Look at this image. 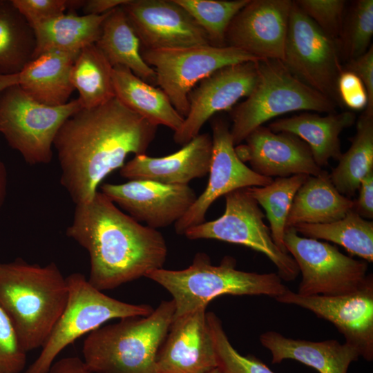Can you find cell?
Returning <instances> with one entry per match:
<instances>
[{
	"mask_svg": "<svg viewBox=\"0 0 373 373\" xmlns=\"http://www.w3.org/2000/svg\"><path fill=\"white\" fill-rule=\"evenodd\" d=\"M224 196L225 209L220 218L194 226L184 236L190 240L215 239L244 245L265 255L283 280H295L299 274L295 260L275 244L269 227L264 222L265 216L247 188Z\"/></svg>",
	"mask_w": 373,
	"mask_h": 373,
	"instance_id": "obj_10",
	"label": "cell"
},
{
	"mask_svg": "<svg viewBox=\"0 0 373 373\" xmlns=\"http://www.w3.org/2000/svg\"><path fill=\"white\" fill-rule=\"evenodd\" d=\"M156 126L115 97L81 108L59 128L53 143L61 169L60 182L75 204L92 200L102 181L124 165L127 155L146 154Z\"/></svg>",
	"mask_w": 373,
	"mask_h": 373,
	"instance_id": "obj_1",
	"label": "cell"
},
{
	"mask_svg": "<svg viewBox=\"0 0 373 373\" xmlns=\"http://www.w3.org/2000/svg\"><path fill=\"white\" fill-rule=\"evenodd\" d=\"M211 129L212 155L208 183L187 212L174 224L179 235L205 222L208 209L218 198L239 189L266 186L273 180L257 174L238 157L225 120L213 119Z\"/></svg>",
	"mask_w": 373,
	"mask_h": 373,
	"instance_id": "obj_13",
	"label": "cell"
},
{
	"mask_svg": "<svg viewBox=\"0 0 373 373\" xmlns=\"http://www.w3.org/2000/svg\"><path fill=\"white\" fill-rule=\"evenodd\" d=\"M19 83V75H0V91L3 88ZM7 188V172L3 162L0 161V208L2 207Z\"/></svg>",
	"mask_w": 373,
	"mask_h": 373,
	"instance_id": "obj_45",
	"label": "cell"
},
{
	"mask_svg": "<svg viewBox=\"0 0 373 373\" xmlns=\"http://www.w3.org/2000/svg\"><path fill=\"white\" fill-rule=\"evenodd\" d=\"M308 176L298 174L276 178L266 186L247 187L251 196L265 211L273 240L286 253L283 239L287 218L297 191Z\"/></svg>",
	"mask_w": 373,
	"mask_h": 373,
	"instance_id": "obj_33",
	"label": "cell"
},
{
	"mask_svg": "<svg viewBox=\"0 0 373 373\" xmlns=\"http://www.w3.org/2000/svg\"><path fill=\"white\" fill-rule=\"evenodd\" d=\"M275 300L300 307L330 322L360 356L367 361L373 360V276L361 289L348 294L302 296L288 289Z\"/></svg>",
	"mask_w": 373,
	"mask_h": 373,
	"instance_id": "obj_14",
	"label": "cell"
},
{
	"mask_svg": "<svg viewBox=\"0 0 373 373\" xmlns=\"http://www.w3.org/2000/svg\"><path fill=\"white\" fill-rule=\"evenodd\" d=\"M14 6L34 29L64 13L68 0H11Z\"/></svg>",
	"mask_w": 373,
	"mask_h": 373,
	"instance_id": "obj_39",
	"label": "cell"
},
{
	"mask_svg": "<svg viewBox=\"0 0 373 373\" xmlns=\"http://www.w3.org/2000/svg\"><path fill=\"white\" fill-rule=\"evenodd\" d=\"M337 41L293 1L282 62L301 82L341 105L337 81L343 69Z\"/></svg>",
	"mask_w": 373,
	"mask_h": 373,
	"instance_id": "obj_12",
	"label": "cell"
},
{
	"mask_svg": "<svg viewBox=\"0 0 373 373\" xmlns=\"http://www.w3.org/2000/svg\"><path fill=\"white\" fill-rule=\"evenodd\" d=\"M300 9L326 35L338 39L346 6L344 0H296Z\"/></svg>",
	"mask_w": 373,
	"mask_h": 373,
	"instance_id": "obj_37",
	"label": "cell"
},
{
	"mask_svg": "<svg viewBox=\"0 0 373 373\" xmlns=\"http://www.w3.org/2000/svg\"><path fill=\"white\" fill-rule=\"evenodd\" d=\"M359 194L353 200L352 210L365 219L373 218V169L361 180Z\"/></svg>",
	"mask_w": 373,
	"mask_h": 373,
	"instance_id": "obj_42",
	"label": "cell"
},
{
	"mask_svg": "<svg viewBox=\"0 0 373 373\" xmlns=\"http://www.w3.org/2000/svg\"><path fill=\"white\" fill-rule=\"evenodd\" d=\"M194 19L215 46H225L227 28L249 0H174Z\"/></svg>",
	"mask_w": 373,
	"mask_h": 373,
	"instance_id": "obj_34",
	"label": "cell"
},
{
	"mask_svg": "<svg viewBox=\"0 0 373 373\" xmlns=\"http://www.w3.org/2000/svg\"><path fill=\"white\" fill-rule=\"evenodd\" d=\"M46 373H93L78 356L64 357L53 362Z\"/></svg>",
	"mask_w": 373,
	"mask_h": 373,
	"instance_id": "obj_43",
	"label": "cell"
},
{
	"mask_svg": "<svg viewBox=\"0 0 373 373\" xmlns=\"http://www.w3.org/2000/svg\"><path fill=\"white\" fill-rule=\"evenodd\" d=\"M257 61L223 67L200 81L189 95V113L174 132V142L186 144L215 113L231 109L240 99L247 97L257 81Z\"/></svg>",
	"mask_w": 373,
	"mask_h": 373,
	"instance_id": "obj_16",
	"label": "cell"
},
{
	"mask_svg": "<svg viewBox=\"0 0 373 373\" xmlns=\"http://www.w3.org/2000/svg\"><path fill=\"white\" fill-rule=\"evenodd\" d=\"M283 242L302 274L296 292L300 295L348 294L372 277L365 260L345 255L328 242L300 236L294 227L286 229Z\"/></svg>",
	"mask_w": 373,
	"mask_h": 373,
	"instance_id": "obj_11",
	"label": "cell"
},
{
	"mask_svg": "<svg viewBox=\"0 0 373 373\" xmlns=\"http://www.w3.org/2000/svg\"><path fill=\"white\" fill-rule=\"evenodd\" d=\"M122 8L144 49L211 44L204 30L174 0H130Z\"/></svg>",
	"mask_w": 373,
	"mask_h": 373,
	"instance_id": "obj_18",
	"label": "cell"
},
{
	"mask_svg": "<svg viewBox=\"0 0 373 373\" xmlns=\"http://www.w3.org/2000/svg\"><path fill=\"white\" fill-rule=\"evenodd\" d=\"M260 341L270 352L272 363L292 359L319 373H347L350 364L360 356L353 346L336 340L294 339L275 331H267L260 336Z\"/></svg>",
	"mask_w": 373,
	"mask_h": 373,
	"instance_id": "obj_22",
	"label": "cell"
},
{
	"mask_svg": "<svg viewBox=\"0 0 373 373\" xmlns=\"http://www.w3.org/2000/svg\"><path fill=\"white\" fill-rule=\"evenodd\" d=\"M141 55L154 70L156 84L184 118L189 110V95L198 82L223 67L260 60L237 48L211 44L144 49Z\"/></svg>",
	"mask_w": 373,
	"mask_h": 373,
	"instance_id": "obj_9",
	"label": "cell"
},
{
	"mask_svg": "<svg viewBox=\"0 0 373 373\" xmlns=\"http://www.w3.org/2000/svg\"><path fill=\"white\" fill-rule=\"evenodd\" d=\"M206 308L173 319L157 353L156 373H207L217 367Z\"/></svg>",
	"mask_w": 373,
	"mask_h": 373,
	"instance_id": "obj_20",
	"label": "cell"
},
{
	"mask_svg": "<svg viewBox=\"0 0 373 373\" xmlns=\"http://www.w3.org/2000/svg\"><path fill=\"white\" fill-rule=\"evenodd\" d=\"M217 359L222 373H274L254 356L241 355L231 344L220 318L213 312L206 314Z\"/></svg>",
	"mask_w": 373,
	"mask_h": 373,
	"instance_id": "obj_36",
	"label": "cell"
},
{
	"mask_svg": "<svg viewBox=\"0 0 373 373\" xmlns=\"http://www.w3.org/2000/svg\"><path fill=\"white\" fill-rule=\"evenodd\" d=\"M258 78L247 99L233 109L230 132L234 146L258 126L295 111L332 113L337 104L295 77L278 59L257 61Z\"/></svg>",
	"mask_w": 373,
	"mask_h": 373,
	"instance_id": "obj_6",
	"label": "cell"
},
{
	"mask_svg": "<svg viewBox=\"0 0 373 373\" xmlns=\"http://www.w3.org/2000/svg\"><path fill=\"white\" fill-rule=\"evenodd\" d=\"M244 141L245 144L235 146L236 153L260 175L271 178L298 174L316 176L323 171L315 162L308 145L294 134L275 133L262 125Z\"/></svg>",
	"mask_w": 373,
	"mask_h": 373,
	"instance_id": "obj_19",
	"label": "cell"
},
{
	"mask_svg": "<svg viewBox=\"0 0 373 373\" xmlns=\"http://www.w3.org/2000/svg\"><path fill=\"white\" fill-rule=\"evenodd\" d=\"M373 36V0L353 2L344 17L337 44L341 57L351 60L364 54Z\"/></svg>",
	"mask_w": 373,
	"mask_h": 373,
	"instance_id": "obj_35",
	"label": "cell"
},
{
	"mask_svg": "<svg viewBox=\"0 0 373 373\" xmlns=\"http://www.w3.org/2000/svg\"><path fill=\"white\" fill-rule=\"evenodd\" d=\"M26 353L9 318L0 307V373H21L26 365Z\"/></svg>",
	"mask_w": 373,
	"mask_h": 373,
	"instance_id": "obj_38",
	"label": "cell"
},
{
	"mask_svg": "<svg viewBox=\"0 0 373 373\" xmlns=\"http://www.w3.org/2000/svg\"><path fill=\"white\" fill-rule=\"evenodd\" d=\"M100 191L136 221L155 229L177 222L198 197L189 184L144 180L104 183L100 186Z\"/></svg>",
	"mask_w": 373,
	"mask_h": 373,
	"instance_id": "obj_15",
	"label": "cell"
},
{
	"mask_svg": "<svg viewBox=\"0 0 373 373\" xmlns=\"http://www.w3.org/2000/svg\"><path fill=\"white\" fill-rule=\"evenodd\" d=\"M81 108L77 99L59 106L41 104L14 84L0 91V133L28 164H47L59 128Z\"/></svg>",
	"mask_w": 373,
	"mask_h": 373,
	"instance_id": "obj_8",
	"label": "cell"
},
{
	"mask_svg": "<svg viewBox=\"0 0 373 373\" xmlns=\"http://www.w3.org/2000/svg\"><path fill=\"white\" fill-rule=\"evenodd\" d=\"M173 301H162L146 316L102 326L84 341L83 359L93 373H156L157 353L173 319Z\"/></svg>",
	"mask_w": 373,
	"mask_h": 373,
	"instance_id": "obj_5",
	"label": "cell"
},
{
	"mask_svg": "<svg viewBox=\"0 0 373 373\" xmlns=\"http://www.w3.org/2000/svg\"><path fill=\"white\" fill-rule=\"evenodd\" d=\"M353 200L338 191L325 171L309 175L297 191L288 214L286 229L301 223L323 224L343 218Z\"/></svg>",
	"mask_w": 373,
	"mask_h": 373,
	"instance_id": "obj_26",
	"label": "cell"
},
{
	"mask_svg": "<svg viewBox=\"0 0 373 373\" xmlns=\"http://www.w3.org/2000/svg\"><path fill=\"white\" fill-rule=\"evenodd\" d=\"M337 90L342 104L351 110L365 109L368 97L361 80L354 73L343 70L337 81Z\"/></svg>",
	"mask_w": 373,
	"mask_h": 373,
	"instance_id": "obj_40",
	"label": "cell"
},
{
	"mask_svg": "<svg viewBox=\"0 0 373 373\" xmlns=\"http://www.w3.org/2000/svg\"><path fill=\"white\" fill-rule=\"evenodd\" d=\"M236 266L231 256H224L218 265H213L207 254L199 252L186 269H158L145 277L172 296L173 318L207 308L211 300L224 294L265 295L275 299L289 289L278 274L244 271Z\"/></svg>",
	"mask_w": 373,
	"mask_h": 373,
	"instance_id": "obj_4",
	"label": "cell"
},
{
	"mask_svg": "<svg viewBox=\"0 0 373 373\" xmlns=\"http://www.w3.org/2000/svg\"><path fill=\"white\" fill-rule=\"evenodd\" d=\"M292 4L291 0H249L231 21L226 46L258 59L282 61Z\"/></svg>",
	"mask_w": 373,
	"mask_h": 373,
	"instance_id": "obj_17",
	"label": "cell"
},
{
	"mask_svg": "<svg viewBox=\"0 0 373 373\" xmlns=\"http://www.w3.org/2000/svg\"><path fill=\"white\" fill-rule=\"evenodd\" d=\"M211 155V135L199 133L171 155L157 157L146 154L135 155L120 169L119 174L128 180L185 185L209 173Z\"/></svg>",
	"mask_w": 373,
	"mask_h": 373,
	"instance_id": "obj_21",
	"label": "cell"
},
{
	"mask_svg": "<svg viewBox=\"0 0 373 373\" xmlns=\"http://www.w3.org/2000/svg\"><path fill=\"white\" fill-rule=\"evenodd\" d=\"M294 228L306 238L334 242L352 255L367 262H373V222L362 218L352 209L334 222L301 223Z\"/></svg>",
	"mask_w": 373,
	"mask_h": 373,
	"instance_id": "obj_32",
	"label": "cell"
},
{
	"mask_svg": "<svg viewBox=\"0 0 373 373\" xmlns=\"http://www.w3.org/2000/svg\"><path fill=\"white\" fill-rule=\"evenodd\" d=\"M350 140V147L342 153L329 178L339 193L351 198L361 180L373 169V111L365 109L358 119L356 133Z\"/></svg>",
	"mask_w": 373,
	"mask_h": 373,
	"instance_id": "obj_29",
	"label": "cell"
},
{
	"mask_svg": "<svg viewBox=\"0 0 373 373\" xmlns=\"http://www.w3.org/2000/svg\"><path fill=\"white\" fill-rule=\"evenodd\" d=\"M95 44L113 67H126L147 83L156 84V74L144 61L140 39L122 6L109 12Z\"/></svg>",
	"mask_w": 373,
	"mask_h": 373,
	"instance_id": "obj_27",
	"label": "cell"
},
{
	"mask_svg": "<svg viewBox=\"0 0 373 373\" xmlns=\"http://www.w3.org/2000/svg\"><path fill=\"white\" fill-rule=\"evenodd\" d=\"M110 12L82 16L73 12L64 13L37 26L34 28L36 37L34 58L49 50L78 53L86 46L95 44Z\"/></svg>",
	"mask_w": 373,
	"mask_h": 373,
	"instance_id": "obj_28",
	"label": "cell"
},
{
	"mask_svg": "<svg viewBox=\"0 0 373 373\" xmlns=\"http://www.w3.org/2000/svg\"><path fill=\"white\" fill-rule=\"evenodd\" d=\"M207 373H222L221 371L218 368H214L211 370V371L207 372Z\"/></svg>",
	"mask_w": 373,
	"mask_h": 373,
	"instance_id": "obj_46",
	"label": "cell"
},
{
	"mask_svg": "<svg viewBox=\"0 0 373 373\" xmlns=\"http://www.w3.org/2000/svg\"><path fill=\"white\" fill-rule=\"evenodd\" d=\"M115 97L128 108L151 124L166 126L174 132L184 122L164 92L142 80L126 67H113Z\"/></svg>",
	"mask_w": 373,
	"mask_h": 373,
	"instance_id": "obj_25",
	"label": "cell"
},
{
	"mask_svg": "<svg viewBox=\"0 0 373 373\" xmlns=\"http://www.w3.org/2000/svg\"><path fill=\"white\" fill-rule=\"evenodd\" d=\"M34 29L11 0L0 1V75L19 74L34 59Z\"/></svg>",
	"mask_w": 373,
	"mask_h": 373,
	"instance_id": "obj_30",
	"label": "cell"
},
{
	"mask_svg": "<svg viewBox=\"0 0 373 373\" xmlns=\"http://www.w3.org/2000/svg\"><path fill=\"white\" fill-rule=\"evenodd\" d=\"M66 280L68 296L65 308L38 357L24 373H46L68 345L110 320L146 316L153 311L149 305L128 303L106 295L81 273L70 274Z\"/></svg>",
	"mask_w": 373,
	"mask_h": 373,
	"instance_id": "obj_7",
	"label": "cell"
},
{
	"mask_svg": "<svg viewBox=\"0 0 373 373\" xmlns=\"http://www.w3.org/2000/svg\"><path fill=\"white\" fill-rule=\"evenodd\" d=\"M1 1V0H0Z\"/></svg>",
	"mask_w": 373,
	"mask_h": 373,
	"instance_id": "obj_47",
	"label": "cell"
},
{
	"mask_svg": "<svg viewBox=\"0 0 373 373\" xmlns=\"http://www.w3.org/2000/svg\"><path fill=\"white\" fill-rule=\"evenodd\" d=\"M78 54L59 50L41 53L21 71L18 84L41 104L51 106L65 105L75 90L71 73Z\"/></svg>",
	"mask_w": 373,
	"mask_h": 373,
	"instance_id": "obj_24",
	"label": "cell"
},
{
	"mask_svg": "<svg viewBox=\"0 0 373 373\" xmlns=\"http://www.w3.org/2000/svg\"><path fill=\"white\" fill-rule=\"evenodd\" d=\"M345 70L354 73L361 80L368 97L365 109L373 111V46L364 54L349 60Z\"/></svg>",
	"mask_w": 373,
	"mask_h": 373,
	"instance_id": "obj_41",
	"label": "cell"
},
{
	"mask_svg": "<svg viewBox=\"0 0 373 373\" xmlns=\"http://www.w3.org/2000/svg\"><path fill=\"white\" fill-rule=\"evenodd\" d=\"M66 233L87 251L88 281L102 291L163 268L167 256L161 232L136 221L101 191L75 205Z\"/></svg>",
	"mask_w": 373,
	"mask_h": 373,
	"instance_id": "obj_2",
	"label": "cell"
},
{
	"mask_svg": "<svg viewBox=\"0 0 373 373\" xmlns=\"http://www.w3.org/2000/svg\"><path fill=\"white\" fill-rule=\"evenodd\" d=\"M318 113L304 112L278 119L267 126L275 133L294 134L309 147L319 167L327 166L330 159L338 160L342 155L339 135L355 122L352 111L332 112L322 116Z\"/></svg>",
	"mask_w": 373,
	"mask_h": 373,
	"instance_id": "obj_23",
	"label": "cell"
},
{
	"mask_svg": "<svg viewBox=\"0 0 373 373\" xmlns=\"http://www.w3.org/2000/svg\"><path fill=\"white\" fill-rule=\"evenodd\" d=\"M113 66L95 44L86 46L74 62L71 81L82 108L100 106L115 97Z\"/></svg>",
	"mask_w": 373,
	"mask_h": 373,
	"instance_id": "obj_31",
	"label": "cell"
},
{
	"mask_svg": "<svg viewBox=\"0 0 373 373\" xmlns=\"http://www.w3.org/2000/svg\"><path fill=\"white\" fill-rule=\"evenodd\" d=\"M68 296L66 277L55 262H0V307L26 352L42 347Z\"/></svg>",
	"mask_w": 373,
	"mask_h": 373,
	"instance_id": "obj_3",
	"label": "cell"
},
{
	"mask_svg": "<svg viewBox=\"0 0 373 373\" xmlns=\"http://www.w3.org/2000/svg\"><path fill=\"white\" fill-rule=\"evenodd\" d=\"M130 0H87L82 8L84 15H99L126 4Z\"/></svg>",
	"mask_w": 373,
	"mask_h": 373,
	"instance_id": "obj_44",
	"label": "cell"
}]
</instances>
